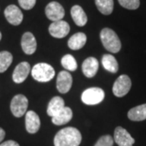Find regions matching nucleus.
<instances>
[{
  "label": "nucleus",
  "mask_w": 146,
  "mask_h": 146,
  "mask_svg": "<svg viewBox=\"0 0 146 146\" xmlns=\"http://www.w3.org/2000/svg\"><path fill=\"white\" fill-rule=\"evenodd\" d=\"M82 141V136L78 129L68 127L58 131L54 138V146H79Z\"/></svg>",
  "instance_id": "obj_1"
},
{
  "label": "nucleus",
  "mask_w": 146,
  "mask_h": 146,
  "mask_svg": "<svg viewBox=\"0 0 146 146\" xmlns=\"http://www.w3.org/2000/svg\"><path fill=\"white\" fill-rule=\"evenodd\" d=\"M100 38L106 50L111 53H118L121 50V42L114 30L105 28L100 33Z\"/></svg>",
  "instance_id": "obj_2"
},
{
  "label": "nucleus",
  "mask_w": 146,
  "mask_h": 146,
  "mask_svg": "<svg viewBox=\"0 0 146 146\" xmlns=\"http://www.w3.org/2000/svg\"><path fill=\"white\" fill-rule=\"evenodd\" d=\"M33 78L38 82H48L55 75V71L51 65L46 63H39L34 65L31 70Z\"/></svg>",
  "instance_id": "obj_3"
},
{
  "label": "nucleus",
  "mask_w": 146,
  "mask_h": 146,
  "mask_svg": "<svg viewBox=\"0 0 146 146\" xmlns=\"http://www.w3.org/2000/svg\"><path fill=\"white\" fill-rule=\"evenodd\" d=\"M105 98L103 89L98 87H92L85 89L81 94V100L84 104L94 106L101 103Z\"/></svg>",
  "instance_id": "obj_4"
},
{
  "label": "nucleus",
  "mask_w": 146,
  "mask_h": 146,
  "mask_svg": "<svg viewBox=\"0 0 146 146\" xmlns=\"http://www.w3.org/2000/svg\"><path fill=\"white\" fill-rule=\"evenodd\" d=\"M29 106V100L23 94L16 95L11 102V111L16 118H21L26 114Z\"/></svg>",
  "instance_id": "obj_5"
},
{
  "label": "nucleus",
  "mask_w": 146,
  "mask_h": 146,
  "mask_svg": "<svg viewBox=\"0 0 146 146\" xmlns=\"http://www.w3.org/2000/svg\"><path fill=\"white\" fill-rule=\"evenodd\" d=\"M131 87V81L128 76L121 75L115 80L113 85V94L117 98H122L128 94Z\"/></svg>",
  "instance_id": "obj_6"
},
{
  "label": "nucleus",
  "mask_w": 146,
  "mask_h": 146,
  "mask_svg": "<svg viewBox=\"0 0 146 146\" xmlns=\"http://www.w3.org/2000/svg\"><path fill=\"white\" fill-rule=\"evenodd\" d=\"M46 15L50 21H61L65 16V11L63 6L58 2H50L46 7Z\"/></svg>",
  "instance_id": "obj_7"
},
{
  "label": "nucleus",
  "mask_w": 146,
  "mask_h": 146,
  "mask_svg": "<svg viewBox=\"0 0 146 146\" xmlns=\"http://www.w3.org/2000/svg\"><path fill=\"white\" fill-rule=\"evenodd\" d=\"M70 32V25L66 21H58L53 22L49 27L50 34L55 38H63Z\"/></svg>",
  "instance_id": "obj_8"
},
{
  "label": "nucleus",
  "mask_w": 146,
  "mask_h": 146,
  "mask_svg": "<svg viewBox=\"0 0 146 146\" xmlns=\"http://www.w3.org/2000/svg\"><path fill=\"white\" fill-rule=\"evenodd\" d=\"M114 141L119 146H133L135 140L127 131L122 127H117L114 133Z\"/></svg>",
  "instance_id": "obj_9"
},
{
  "label": "nucleus",
  "mask_w": 146,
  "mask_h": 146,
  "mask_svg": "<svg viewBox=\"0 0 146 146\" xmlns=\"http://www.w3.org/2000/svg\"><path fill=\"white\" fill-rule=\"evenodd\" d=\"M4 15L8 23L15 26L21 25L24 19L22 11L16 5L7 6L4 11Z\"/></svg>",
  "instance_id": "obj_10"
},
{
  "label": "nucleus",
  "mask_w": 146,
  "mask_h": 146,
  "mask_svg": "<svg viewBox=\"0 0 146 146\" xmlns=\"http://www.w3.org/2000/svg\"><path fill=\"white\" fill-rule=\"evenodd\" d=\"M72 76L67 71H62L58 73L56 80V87L59 93L67 94L72 88Z\"/></svg>",
  "instance_id": "obj_11"
},
{
  "label": "nucleus",
  "mask_w": 146,
  "mask_h": 146,
  "mask_svg": "<svg viewBox=\"0 0 146 146\" xmlns=\"http://www.w3.org/2000/svg\"><path fill=\"white\" fill-rule=\"evenodd\" d=\"M41 126V121L38 115L33 110H29L25 115V127L29 133L34 134L38 131Z\"/></svg>",
  "instance_id": "obj_12"
},
{
  "label": "nucleus",
  "mask_w": 146,
  "mask_h": 146,
  "mask_svg": "<svg viewBox=\"0 0 146 146\" xmlns=\"http://www.w3.org/2000/svg\"><path fill=\"white\" fill-rule=\"evenodd\" d=\"M31 72L30 65L28 62H22L19 63L15 68L12 74V80L16 84L24 82Z\"/></svg>",
  "instance_id": "obj_13"
},
{
  "label": "nucleus",
  "mask_w": 146,
  "mask_h": 146,
  "mask_svg": "<svg viewBox=\"0 0 146 146\" xmlns=\"http://www.w3.org/2000/svg\"><path fill=\"white\" fill-rule=\"evenodd\" d=\"M21 48L26 54H33L36 50V41L34 35L30 32H26L21 38Z\"/></svg>",
  "instance_id": "obj_14"
},
{
  "label": "nucleus",
  "mask_w": 146,
  "mask_h": 146,
  "mask_svg": "<svg viewBox=\"0 0 146 146\" xmlns=\"http://www.w3.org/2000/svg\"><path fill=\"white\" fill-rule=\"evenodd\" d=\"M99 68L98 60L94 57L87 58L82 63V72L84 75L88 77L92 78L98 72Z\"/></svg>",
  "instance_id": "obj_15"
},
{
  "label": "nucleus",
  "mask_w": 146,
  "mask_h": 146,
  "mask_svg": "<svg viewBox=\"0 0 146 146\" xmlns=\"http://www.w3.org/2000/svg\"><path fill=\"white\" fill-rule=\"evenodd\" d=\"M72 110L70 107L65 106L62 110L51 118L52 123L54 125L61 126L68 123L72 119Z\"/></svg>",
  "instance_id": "obj_16"
},
{
  "label": "nucleus",
  "mask_w": 146,
  "mask_h": 146,
  "mask_svg": "<svg viewBox=\"0 0 146 146\" xmlns=\"http://www.w3.org/2000/svg\"><path fill=\"white\" fill-rule=\"evenodd\" d=\"M71 15L75 24L80 27L84 26L88 21V17L80 6H73L71 9Z\"/></svg>",
  "instance_id": "obj_17"
},
{
  "label": "nucleus",
  "mask_w": 146,
  "mask_h": 146,
  "mask_svg": "<svg viewBox=\"0 0 146 146\" xmlns=\"http://www.w3.org/2000/svg\"><path fill=\"white\" fill-rule=\"evenodd\" d=\"M65 107L64 100L58 96L54 97L50 101L48 106H47V115L52 118L53 116L58 114L60 110H62Z\"/></svg>",
  "instance_id": "obj_18"
},
{
  "label": "nucleus",
  "mask_w": 146,
  "mask_h": 146,
  "mask_svg": "<svg viewBox=\"0 0 146 146\" xmlns=\"http://www.w3.org/2000/svg\"><path fill=\"white\" fill-rule=\"evenodd\" d=\"M87 41V36L84 33H77L69 38L68 47L73 50H78L83 48Z\"/></svg>",
  "instance_id": "obj_19"
},
{
  "label": "nucleus",
  "mask_w": 146,
  "mask_h": 146,
  "mask_svg": "<svg viewBox=\"0 0 146 146\" xmlns=\"http://www.w3.org/2000/svg\"><path fill=\"white\" fill-rule=\"evenodd\" d=\"M128 119L131 121H143L146 119V103L133 107L127 113Z\"/></svg>",
  "instance_id": "obj_20"
},
{
  "label": "nucleus",
  "mask_w": 146,
  "mask_h": 146,
  "mask_svg": "<svg viewBox=\"0 0 146 146\" xmlns=\"http://www.w3.org/2000/svg\"><path fill=\"white\" fill-rule=\"evenodd\" d=\"M102 63L103 68L111 73H116L119 70V64L113 55L109 54H106L102 56Z\"/></svg>",
  "instance_id": "obj_21"
},
{
  "label": "nucleus",
  "mask_w": 146,
  "mask_h": 146,
  "mask_svg": "<svg viewBox=\"0 0 146 146\" xmlns=\"http://www.w3.org/2000/svg\"><path fill=\"white\" fill-rule=\"evenodd\" d=\"M95 3L100 12L103 15H110L114 9L113 0H95Z\"/></svg>",
  "instance_id": "obj_22"
},
{
  "label": "nucleus",
  "mask_w": 146,
  "mask_h": 146,
  "mask_svg": "<svg viewBox=\"0 0 146 146\" xmlns=\"http://www.w3.org/2000/svg\"><path fill=\"white\" fill-rule=\"evenodd\" d=\"M13 60V56L8 51L0 52V73L5 72L11 66Z\"/></svg>",
  "instance_id": "obj_23"
},
{
  "label": "nucleus",
  "mask_w": 146,
  "mask_h": 146,
  "mask_svg": "<svg viewBox=\"0 0 146 146\" xmlns=\"http://www.w3.org/2000/svg\"><path fill=\"white\" fill-rule=\"evenodd\" d=\"M61 64L68 71L75 72L77 69V63L76 58L72 54H66L61 59Z\"/></svg>",
  "instance_id": "obj_24"
},
{
  "label": "nucleus",
  "mask_w": 146,
  "mask_h": 146,
  "mask_svg": "<svg viewBox=\"0 0 146 146\" xmlns=\"http://www.w3.org/2000/svg\"><path fill=\"white\" fill-rule=\"evenodd\" d=\"M123 7L128 10H136L140 7V0H118Z\"/></svg>",
  "instance_id": "obj_25"
},
{
  "label": "nucleus",
  "mask_w": 146,
  "mask_h": 146,
  "mask_svg": "<svg viewBox=\"0 0 146 146\" xmlns=\"http://www.w3.org/2000/svg\"><path fill=\"white\" fill-rule=\"evenodd\" d=\"M114 139L110 135H105L100 137L94 146H113Z\"/></svg>",
  "instance_id": "obj_26"
},
{
  "label": "nucleus",
  "mask_w": 146,
  "mask_h": 146,
  "mask_svg": "<svg viewBox=\"0 0 146 146\" xmlns=\"http://www.w3.org/2000/svg\"><path fill=\"white\" fill-rule=\"evenodd\" d=\"M36 0H18V3L21 7L25 10H30L35 4Z\"/></svg>",
  "instance_id": "obj_27"
},
{
  "label": "nucleus",
  "mask_w": 146,
  "mask_h": 146,
  "mask_svg": "<svg viewBox=\"0 0 146 146\" xmlns=\"http://www.w3.org/2000/svg\"><path fill=\"white\" fill-rule=\"evenodd\" d=\"M0 146H20V145L14 141H7L2 143Z\"/></svg>",
  "instance_id": "obj_28"
},
{
  "label": "nucleus",
  "mask_w": 146,
  "mask_h": 146,
  "mask_svg": "<svg viewBox=\"0 0 146 146\" xmlns=\"http://www.w3.org/2000/svg\"><path fill=\"white\" fill-rule=\"evenodd\" d=\"M4 137H5V131L0 127V142L3 141Z\"/></svg>",
  "instance_id": "obj_29"
},
{
  "label": "nucleus",
  "mask_w": 146,
  "mask_h": 146,
  "mask_svg": "<svg viewBox=\"0 0 146 146\" xmlns=\"http://www.w3.org/2000/svg\"><path fill=\"white\" fill-rule=\"evenodd\" d=\"M1 39H2V33H1V32H0V41H1Z\"/></svg>",
  "instance_id": "obj_30"
}]
</instances>
